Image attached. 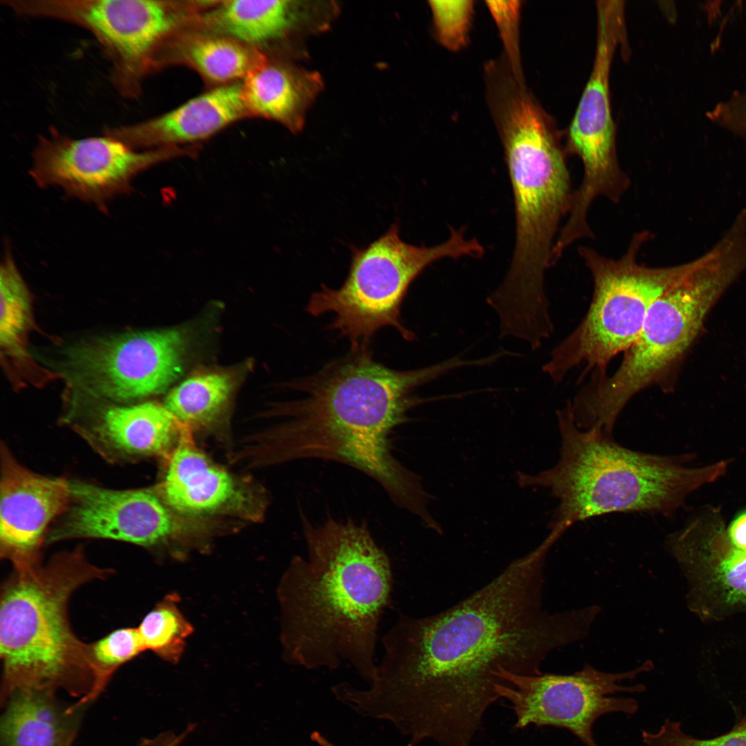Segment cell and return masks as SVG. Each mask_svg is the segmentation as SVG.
<instances>
[{
	"instance_id": "e0dca14e",
	"label": "cell",
	"mask_w": 746,
	"mask_h": 746,
	"mask_svg": "<svg viewBox=\"0 0 746 746\" xmlns=\"http://www.w3.org/2000/svg\"><path fill=\"white\" fill-rule=\"evenodd\" d=\"M0 554L13 567L41 561L48 530L70 497L68 479L41 475L0 446Z\"/></svg>"
},
{
	"instance_id": "277c9868",
	"label": "cell",
	"mask_w": 746,
	"mask_h": 746,
	"mask_svg": "<svg viewBox=\"0 0 746 746\" xmlns=\"http://www.w3.org/2000/svg\"><path fill=\"white\" fill-rule=\"evenodd\" d=\"M557 420V464L535 475H517L520 486L546 487L558 499L551 528L565 531L577 522L616 512L669 515L688 494L726 470L724 461L688 468L674 457L627 448L612 434L579 428L569 403L558 411Z\"/></svg>"
},
{
	"instance_id": "83f0119b",
	"label": "cell",
	"mask_w": 746,
	"mask_h": 746,
	"mask_svg": "<svg viewBox=\"0 0 746 746\" xmlns=\"http://www.w3.org/2000/svg\"><path fill=\"white\" fill-rule=\"evenodd\" d=\"M95 674L90 693L77 700L78 705H88L104 691L115 671L145 651L137 628L116 629L100 640L89 644Z\"/></svg>"
},
{
	"instance_id": "f546056e",
	"label": "cell",
	"mask_w": 746,
	"mask_h": 746,
	"mask_svg": "<svg viewBox=\"0 0 746 746\" xmlns=\"http://www.w3.org/2000/svg\"><path fill=\"white\" fill-rule=\"evenodd\" d=\"M485 3L499 30L504 46V57L516 78L525 81L519 46L522 1H486Z\"/></svg>"
},
{
	"instance_id": "3957f363",
	"label": "cell",
	"mask_w": 746,
	"mask_h": 746,
	"mask_svg": "<svg viewBox=\"0 0 746 746\" xmlns=\"http://www.w3.org/2000/svg\"><path fill=\"white\" fill-rule=\"evenodd\" d=\"M1 589V699L23 689H63L86 697L95 681L89 644L75 635L68 604L84 584L113 570L88 562L83 548L13 567Z\"/></svg>"
},
{
	"instance_id": "1f68e13d",
	"label": "cell",
	"mask_w": 746,
	"mask_h": 746,
	"mask_svg": "<svg viewBox=\"0 0 746 746\" xmlns=\"http://www.w3.org/2000/svg\"><path fill=\"white\" fill-rule=\"evenodd\" d=\"M722 117L726 128L746 135V93L737 95L727 101L723 108Z\"/></svg>"
},
{
	"instance_id": "ffe728a7",
	"label": "cell",
	"mask_w": 746,
	"mask_h": 746,
	"mask_svg": "<svg viewBox=\"0 0 746 746\" xmlns=\"http://www.w3.org/2000/svg\"><path fill=\"white\" fill-rule=\"evenodd\" d=\"M321 3L289 0L221 1L204 10L198 19L209 32L257 48L298 32L325 28L336 8L326 2Z\"/></svg>"
},
{
	"instance_id": "d590c367",
	"label": "cell",
	"mask_w": 746,
	"mask_h": 746,
	"mask_svg": "<svg viewBox=\"0 0 746 746\" xmlns=\"http://www.w3.org/2000/svg\"><path fill=\"white\" fill-rule=\"evenodd\" d=\"M155 745H156V739H155V738H152V739L143 740L141 743V744L140 745V746H155Z\"/></svg>"
},
{
	"instance_id": "9c48e42d",
	"label": "cell",
	"mask_w": 746,
	"mask_h": 746,
	"mask_svg": "<svg viewBox=\"0 0 746 746\" xmlns=\"http://www.w3.org/2000/svg\"><path fill=\"white\" fill-rule=\"evenodd\" d=\"M651 237L647 231L635 233L618 259L578 247L593 278V296L582 321L542 367L554 381L578 366L602 374L611 360L636 341L654 302L692 270L695 260L664 267L639 263L638 252Z\"/></svg>"
},
{
	"instance_id": "6da1fadb",
	"label": "cell",
	"mask_w": 746,
	"mask_h": 746,
	"mask_svg": "<svg viewBox=\"0 0 746 746\" xmlns=\"http://www.w3.org/2000/svg\"><path fill=\"white\" fill-rule=\"evenodd\" d=\"M543 541L495 579L439 613L401 615L382 638L383 654L354 700L365 717L388 721L410 745L471 746L488 708L499 699L501 670L542 673L553 649L584 638L591 606L542 609Z\"/></svg>"
},
{
	"instance_id": "4fadbf2b",
	"label": "cell",
	"mask_w": 746,
	"mask_h": 746,
	"mask_svg": "<svg viewBox=\"0 0 746 746\" xmlns=\"http://www.w3.org/2000/svg\"><path fill=\"white\" fill-rule=\"evenodd\" d=\"M184 350L177 329L131 332L70 347L63 371L81 393L125 404L170 385L182 372Z\"/></svg>"
},
{
	"instance_id": "7402d4cb",
	"label": "cell",
	"mask_w": 746,
	"mask_h": 746,
	"mask_svg": "<svg viewBox=\"0 0 746 746\" xmlns=\"http://www.w3.org/2000/svg\"><path fill=\"white\" fill-rule=\"evenodd\" d=\"M48 689H23L1 700V746H73L84 709Z\"/></svg>"
},
{
	"instance_id": "5bb4252c",
	"label": "cell",
	"mask_w": 746,
	"mask_h": 746,
	"mask_svg": "<svg viewBox=\"0 0 746 746\" xmlns=\"http://www.w3.org/2000/svg\"><path fill=\"white\" fill-rule=\"evenodd\" d=\"M183 151L180 147L137 150L104 134L75 138L50 127L37 139L30 173L41 187L57 186L101 207L126 193L141 172Z\"/></svg>"
},
{
	"instance_id": "603a6c76",
	"label": "cell",
	"mask_w": 746,
	"mask_h": 746,
	"mask_svg": "<svg viewBox=\"0 0 746 746\" xmlns=\"http://www.w3.org/2000/svg\"><path fill=\"white\" fill-rule=\"evenodd\" d=\"M323 88L318 73L267 59L242 83L249 115L279 122L293 133L303 128L307 112Z\"/></svg>"
},
{
	"instance_id": "5b68a950",
	"label": "cell",
	"mask_w": 746,
	"mask_h": 746,
	"mask_svg": "<svg viewBox=\"0 0 746 746\" xmlns=\"http://www.w3.org/2000/svg\"><path fill=\"white\" fill-rule=\"evenodd\" d=\"M457 368L450 358L401 371L378 363L368 348L352 350L292 385L303 396L288 403L283 427L307 447L343 457L389 443V433L408 421L407 412L430 401L412 394L419 385Z\"/></svg>"
},
{
	"instance_id": "d4e9b609",
	"label": "cell",
	"mask_w": 746,
	"mask_h": 746,
	"mask_svg": "<svg viewBox=\"0 0 746 746\" xmlns=\"http://www.w3.org/2000/svg\"><path fill=\"white\" fill-rule=\"evenodd\" d=\"M233 388L232 378L227 373H202L173 388L163 405L181 425L205 426L224 409Z\"/></svg>"
},
{
	"instance_id": "7a4b0ae2",
	"label": "cell",
	"mask_w": 746,
	"mask_h": 746,
	"mask_svg": "<svg viewBox=\"0 0 746 746\" xmlns=\"http://www.w3.org/2000/svg\"><path fill=\"white\" fill-rule=\"evenodd\" d=\"M307 556L292 559L278 589L285 659L308 669L348 662L369 683L379 621L390 602L386 553L364 524L304 523Z\"/></svg>"
},
{
	"instance_id": "d6a6232c",
	"label": "cell",
	"mask_w": 746,
	"mask_h": 746,
	"mask_svg": "<svg viewBox=\"0 0 746 746\" xmlns=\"http://www.w3.org/2000/svg\"><path fill=\"white\" fill-rule=\"evenodd\" d=\"M727 533L734 546L746 551V511L731 522Z\"/></svg>"
},
{
	"instance_id": "9a60e30c",
	"label": "cell",
	"mask_w": 746,
	"mask_h": 746,
	"mask_svg": "<svg viewBox=\"0 0 746 746\" xmlns=\"http://www.w3.org/2000/svg\"><path fill=\"white\" fill-rule=\"evenodd\" d=\"M68 482V504L50 528L46 544L99 539L151 548L181 530L157 490L113 489L79 479Z\"/></svg>"
},
{
	"instance_id": "8992f818",
	"label": "cell",
	"mask_w": 746,
	"mask_h": 746,
	"mask_svg": "<svg viewBox=\"0 0 746 746\" xmlns=\"http://www.w3.org/2000/svg\"><path fill=\"white\" fill-rule=\"evenodd\" d=\"M733 281L723 264L698 258L693 269L654 302L613 375L600 374L575 399L571 406L577 423L612 434L628 402L647 387L664 382L710 308Z\"/></svg>"
},
{
	"instance_id": "d6986e66",
	"label": "cell",
	"mask_w": 746,
	"mask_h": 746,
	"mask_svg": "<svg viewBox=\"0 0 746 746\" xmlns=\"http://www.w3.org/2000/svg\"><path fill=\"white\" fill-rule=\"evenodd\" d=\"M179 424L164 405L149 401L102 408L73 428L106 461L124 464L167 455Z\"/></svg>"
},
{
	"instance_id": "ba28073f",
	"label": "cell",
	"mask_w": 746,
	"mask_h": 746,
	"mask_svg": "<svg viewBox=\"0 0 746 746\" xmlns=\"http://www.w3.org/2000/svg\"><path fill=\"white\" fill-rule=\"evenodd\" d=\"M484 252L476 238L467 239L463 229H451L449 238L431 247L402 240L399 227L392 224L379 238L363 248H352L350 271L343 285H323L312 294L306 310L318 316L334 315L329 327L347 338L352 350L367 348L380 329L394 327L407 341L414 334L400 318L401 306L409 287L423 270L446 258H480Z\"/></svg>"
},
{
	"instance_id": "4dcf8cb0",
	"label": "cell",
	"mask_w": 746,
	"mask_h": 746,
	"mask_svg": "<svg viewBox=\"0 0 746 746\" xmlns=\"http://www.w3.org/2000/svg\"><path fill=\"white\" fill-rule=\"evenodd\" d=\"M645 746H746V717L730 731L712 739H698L686 734L680 723L666 720L656 732L643 731Z\"/></svg>"
},
{
	"instance_id": "2e32d148",
	"label": "cell",
	"mask_w": 746,
	"mask_h": 746,
	"mask_svg": "<svg viewBox=\"0 0 746 746\" xmlns=\"http://www.w3.org/2000/svg\"><path fill=\"white\" fill-rule=\"evenodd\" d=\"M667 546L689 581L692 609L718 617L746 608V551L732 544L719 515L697 518Z\"/></svg>"
},
{
	"instance_id": "e575fe53",
	"label": "cell",
	"mask_w": 746,
	"mask_h": 746,
	"mask_svg": "<svg viewBox=\"0 0 746 746\" xmlns=\"http://www.w3.org/2000/svg\"><path fill=\"white\" fill-rule=\"evenodd\" d=\"M311 739L319 746H336L318 731H314L311 734Z\"/></svg>"
},
{
	"instance_id": "4316f807",
	"label": "cell",
	"mask_w": 746,
	"mask_h": 746,
	"mask_svg": "<svg viewBox=\"0 0 746 746\" xmlns=\"http://www.w3.org/2000/svg\"><path fill=\"white\" fill-rule=\"evenodd\" d=\"M178 596L171 594L148 613L137 628L144 648L164 660L176 663L182 657L193 627L177 605Z\"/></svg>"
},
{
	"instance_id": "484cf974",
	"label": "cell",
	"mask_w": 746,
	"mask_h": 746,
	"mask_svg": "<svg viewBox=\"0 0 746 746\" xmlns=\"http://www.w3.org/2000/svg\"><path fill=\"white\" fill-rule=\"evenodd\" d=\"M0 292L1 350L10 356H23V340L31 322L30 298L28 289L8 247L1 264Z\"/></svg>"
},
{
	"instance_id": "8fae6325",
	"label": "cell",
	"mask_w": 746,
	"mask_h": 746,
	"mask_svg": "<svg viewBox=\"0 0 746 746\" xmlns=\"http://www.w3.org/2000/svg\"><path fill=\"white\" fill-rule=\"evenodd\" d=\"M624 1L597 2V43L591 75L568 130L566 151L582 160L584 176L574 191L571 213L586 219L593 201L618 203L631 184L620 168L609 97V74L618 43L624 37Z\"/></svg>"
},
{
	"instance_id": "52a82bcc",
	"label": "cell",
	"mask_w": 746,
	"mask_h": 746,
	"mask_svg": "<svg viewBox=\"0 0 746 746\" xmlns=\"http://www.w3.org/2000/svg\"><path fill=\"white\" fill-rule=\"evenodd\" d=\"M497 131L512 185L516 220L514 252L504 280L515 292L533 294L544 288L559 225L573 203L566 152L551 119L536 108L508 113Z\"/></svg>"
},
{
	"instance_id": "30bf717a",
	"label": "cell",
	"mask_w": 746,
	"mask_h": 746,
	"mask_svg": "<svg viewBox=\"0 0 746 746\" xmlns=\"http://www.w3.org/2000/svg\"><path fill=\"white\" fill-rule=\"evenodd\" d=\"M18 15L77 26L97 41L111 65V83L125 99L138 97L144 77L162 66L164 49L204 5L157 0H8Z\"/></svg>"
},
{
	"instance_id": "836d02e7",
	"label": "cell",
	"mask_w": 746,
	"mask_h": 746,
	"mask_svg": "<svg viewBox=\"0 0 746 746\" xmlns=\"http://www.w3.org/2000/svg\"><path fill=\"white\" fill-rule=\"evenodd\" d=\"M191 728L189 727L186 731L179 734L173 732H165L156 736L155 746H179L185 737L189 735Z\"/></svg>"
},
{
	"instance_id": "f1b7e54d",
	"label": "cell",
	"mask_w": 746,
	"mask_h": 746,
	"mask_svg": "<svg viewBox=\"0 0 746 746\" xmlns=\"http://www.w3.org/2000/svg\"><path fill=\"white\" fill-rule=\"evenodd\" d=\"M439 42L449 50L467 44L474 10L472 0L429 1Z\"/></svg>"
},
{
	"instance_id": "44dd1931",
	"label": "cell",
	"mask_w": 746,
	"mask_h": 746,
	"mask_svg": "<svg viewBox=\"0 0 746 746\" xmlns=\"http://www.w3.org/2000/svg\"><path fill=\"white\" fill-rule=\"evenodd\" d=\"M183 426L157 490L166 504L182 515L200 516L233 508L245 492L227 472L212 463Z\"/></svg>"
},
{
	"instance_id": "ac0fdd59",
	"label": "cell",
	"mask_w": 746,
	"mask_h": 746,
	"mask_svg": "<svg viewBox=\"0 0 746 746\" xmlns=\"http://www.w3.org/2000/svg\"><path fill=\"white\" fill-rule=\"evenodd\" d=\"M249 115L242 84H229L198 95L159 116L117 126L103 134L137 150L179 147L206 140Z\"/></svg>"
},
{
	"instance_id": "7c38bea8",
	"label": "cell",
	"mask_w": 746,
	"mask_h": 746,
	"mask_svg": "<svg viewBox=\"0 0 746 746\" xmlns=\"http://www.w3.org/2000/svg\"><path fill=\"white\" fill-rule=\"evenodd\" d=\"M647 660L636 668L620 673H608L586 664L572 674L540 673L525 676L501 671L502 684L496 687L499 698L507 700L515 713V727L530 725L564 728L585 746H599L593 726L602 716L613 712L634 714L639 705L631 698L613 697L620 693L643 692L638 684L625 686L624 681L651 671Z\"/></svg>"
},
{
	"instance_id": "cb8c5ba5",
	"label": "cell",
	"mask_w": 746,
	"mask_h": 746,
	"mask_svg": "<svg viewBox=\"0 0 746 746\" xmlns=\"http://www.w3.org/2000/svg\"><path fill=\"white\" fill-rule=\"evenodd\" d=\"M173 51L176 61L219 86L243 80L267 59L257 48L209 31L180 37Z\"/></svg>"
}]
</instances>
